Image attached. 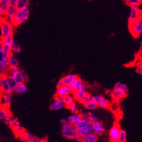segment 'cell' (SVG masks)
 <instances>
[{
  "instance_id": "obj_1",
  "label": "cell",
  "mask_w": 142,
  "mask_h": 142,
  "mask_svg": "<svg viewBox=\"0 0 142 142\" xmlns=\"http://www.w3.org/2000/svg\"><path fill=\"white\" fill-rule=\"evenodd\" d=\"M30 16V11L28 7L20 10H17L13 17L12 25L13 27H17L25 22L28 19Z\"/></svg>"
},
{
  "instance_id": "obj_2",
  "label": "cell",
  "mask_w": 142,
  "mask_h": 142,
  "mask_svg": "<svg viewBox=\"0 0 142 142\" xmlns=\"http://www.w3.org/2000/svg\"><path fill=\"white\" fill-rule=\"evenodd\" d=\"M13 26L10 21L6 19L0 21V37L1 39L5 38L9 35L13 34Z\"/></svg>"
},
{
  "instance_id": "obj_3",
  "label": "cell",
  "mask_w": 142,
  "mask_h": 142,
  "mask_svg": "<svg viewBox=\"0 0 142 142\" xmlns=\"http://www.w3.org/2000/svg\"><path fill=\"white\" fill-rule=\"evenodd\" d=\"M77 134V128L75 126L67 124L63 127L61 129V135L67 139H74Z\"/></svg>"
},
{
  "instance_id": "obj_4",
  "label": "cell",
  "mask_w": 142,
  "mask_h": 142,
  "mask_svg": "<svg viewBox=\"0 0 142 142\" xmlns=\"http://www.w3.org/2000/svg\"><path fill=\"white\" fill-rule=\"evenodd\" d=\"M14 98L13 91L1 94L0 95V106L9 108L12 104Z\"/></svg>"
},
{
  "instance_id": "obj_5",
  "label": "cell",
  "mask_w": 142,
  "mask_h": 142,
  "mask_svg": "<svg viewBox=\"0 0 142 142\" xmlns=\"http://www.w3.org/2000/svg\"><path fill=\"white\" fill-rule=\"evenodd\" d=\"M130 33L135 38H140L142 35V19H140L130 27H129Z\"/></svg>"
},
{
  "instance_id": "obj_6",
  "label": "cell",
  "mask_w": 142,
  "mask_h": 142,
  "mask_svg": "<svg viewBox=\"0 0 142 142\" xmlns=\"http://www.w3.org/2000/svg\"><path fill=\"white\" fill-rule=\"evenodd\" d=\"M87 94V86L84 83H82V84L80 85L78 88L74 91L73 92V95L75 100L80 102Z\"/></svg>"
},
{
  "instance_id": "obj_7",
  "label": "cell",
  "mask_w": 142,
  "mask_h": 142,
  "mask_svg": "<svg viewBox=\"0 0 142 142\" xmlns=\"http://www.w3.org/2000/svg\"><path fill=\"white\" fill-rule=\"evenodd\" d=\"M121 128L118 124L115 123L113 125L109 131V138L111 142H118L119 134L121 130Z\"/></svg>"
},
{
  "instance_id": "obj_8",
  "label": "cell",
  "mask_w": 142,
  "mask_h": 142,
  "mask_svg": "<svg viewBox=\"0 0 142 142\" xmlns=\"http://www.w3.org/2000/svg\"><path fill=\"white\" fill-rule=\"evenodd\" d=\"M129 7H130V13L128 19L136 22L142 18V11L139 7L136 6H129Z\"/></svg>"
},
{
  "instance_id": "obj_9",
  "label": "cell",
  "mask_w": 142,
  "mask_h": 142,
  "mask_svg": "<svg viewBox=\"0 0 142 142\" xmlns=\"http://www.w3.org/2000/svg\"><path fill=\"white\" fill-rule=\"evenodd\" d=\"M77 75L74 74H69V75H66L65 77L60 79L56 84V87L62 86V85H67L70 86V84L73 83L74 80L77 77Z\"/></svg>"
},
{
  "instance_id": "obj_10",
  "label": "cell",
  "mask_w": 142,
  "mask_h": 142,
  "mask_svg": "<svg viewBox=\"0 0 142 142\" xmlns=\"http://www.w3.org/2000/svg\"><path fill=\"white\" fill-rule=\"evenodd\" d=\"M8 80V75H4L0 76V92L1 94L11 92Z\"/></svg>"
},
{
  "instance_id": "obj_11",
  "label": "cell",
  "mask_w": 142,
  "mask_h": 142,
  "mask_svg": "<svg viewBox=\"0 0 142 142\" xmlns=\"http://www.w3.org/2000/svg\"><path fill=\"white\" fill-rule=\"evenodd\" d=\"M73 90H71L70 86L67 85H62L57 88V91L56 93V96L58 98H61L62 96L71 95L73 94Z\"/></svg>"
},
{
  "instance_id": "obj_12",
  "label": "cell",
  "mask_w": 142,
  "mask_h": 142,
  "mask_svg": "<svg viewBox=\"0 0 142 142\" xmlns=\"http://www.w3.org/2000/svg\"><path fill=\"white\" fill-rule=\"evenodd\" d=\"M10 127L12 129L13 132L16 136L19 135V134L23 133L25 131L22 125L20 123V122L16 119H12V122L10 125Z\"/></svg>"
},
{
  "instance_id": "obj_13",
  "label": "cell",
  "mask_w": 142,
  "mask_h": 142,
  "mask_svg": "<svg viewBox=\"0 0 142 142\" xmlns=\"http://www.w3.org/2000/svg\"><path fill=\"white\" fill-rule=\"evenodd\" d=\"M91 127L92 129V134L97 136L101 135L105 130V128L102 123L99 121L92 123Z\"/></svg>"
},
{
  "instance_id": "obj_14",
  "label": "cell",
  "mask_w": 142,
  "mask_h": 142,
  "mask_svg": "<svg viewBox=\"0 0 142 142\" xmlns=\"http://www.w3.org/2000/svg\"><path fill=\"white\" fill-rule=\"evenodd\" d=\"M65 104H64L63 100L58 97L55 96L53 101L50 105V110L53 111H59L65 107Z\"/></svg>"
},
{
  "instance_id": "obj_15",
  "label": "cell",
  "mask_w": 142,
  "mask_h": 142,
  "mask_svg": "<svg viewBox=\"0 0 142 142\" xmlns=\"http://www.w3.org/2000/svg\"><path fill=\"white\" fill-rule=\"evenodd\" d=\"M126 95V93L124 92L119 89H114L111 93V97L114 101L118 102L122 100Z\"/></svg>"
},
{
  "instance_id": "obj_16",
  "label": "cell",
  "mask_w": 142,
  "mask_h": 142,
  "mask_svg": "<svg viewBox=\"0 0 142 142\" xmlns=\"http://www.w3.org/2000/svg\"><path fill=\"white\" fill-rule=\"evenodd\" d=\"M82 117L81 116L80 113L77 112L72 113L71 115H69L67 119L68 124L74 125V126H76L77 124L81 120Z\"/></svg>"
},
{
  "instance_id": "obj_17",
  "label": "cell",
  "mask_w": 142,
  "mask_h": 142,
  "mask_svg": "<svg viewBox=\"0 0 142 142\" xmlns=\"http://www.w3.org/2000/svg\"><path fill=\"white\" fill-rule=\"evenodd\" d=\"M16 11H17V10H16L15 6L9 5L7 9V11L5 12V19L9 21H10L11 23H12V21H13V17H14Z\"/></svg>"
},
{
  "instance_id": "obj_18",
  "label": "cell",
  "mask_w": 142,
  "mask_h": 142,
  "mask_svg": "<svg viewBox=\"0 0 142 142\" xmlns=\"http://www.w3.org/2000/svg\"><path fill=\"white\" fill-rule=\"evenodd\" d=\"M12 117L11 113L9 108L4 106H0V120L5 122L9 117Z\"/></svg>"
},
{
  "instance_id": "obj_19",
  "label": "cell",
  "mask_w": 142,
  "mask_h": 142,
  "mask_svg": "<svg viewBox=\"0 0 142 142\" xmlns=\"http://www.w3.org/2000/svg\"><path fill=\"white\" fill-rule=\"evenodd\" d=\"M12 77L15 79L17 84H23L25 83V82H26V76H25L23 72L21 71L20 70H19L17 72H16Z\"/></svg>"
},
{
  "instance_id": "obj_20",
  "label": "cell",
  "mask_w": 142,
  "mask_h": 142,
  "mask_svg": "<svg viewBox=\"0 0 142 142\" xmlns=\"http://www.w3.org/2000/svg\"><path fill=\"white\" fill-rule=\"evenodd\" d=\"M92 122L90 121L88 117H82L80 121L76 125L77 129H81V128H86L88 127L91 126Z\"/></svg>"
},
{
  "instance_id": "obj_21",
  "label": "cell",
  "mask_w": 142,
  "mask_h": 142,
  "mask_svg": "<svg viewBox=\"0 0 142 142\" xmlns=\"http://www.w3.org/2000/svg\"><path fill=\"white\" fill-rule=\"evenodd\" d=\"M8 62L9 66H13V67H19V60L18 58L16 57L15 53H11L8 58Z\"/></svg>"
},
{
  "instance_id": "obj_22",
  "label": "cell",
  "mask_w": 142,
  "mask_h": 142,
  "mask_svg": "<svg viewBox=\"0 0 142 142\" xmlns=\"http://www.w3.org/2000/svg\"><path fill=\"white\" fill-rule=\"evenodd\" d=\"M59 98H60L63 100L64 104H65V106L67 108H69L73 104H74V103L75 102V100L74 96H71V95H67V96H62V97Z\"/></svg>"
},
{
  "instance_id": "obj_23",
  "label": "cell",
  "mask_w": 142,
  "mask_h": 142,
  "mask_svg": "<svg viewBox=\"0 0 142 142\" xmlns=\"http://www.w3.org/2000/svg\"><path fill=\"white\" fill-rule=\"evenodd\" d=\"M77 134L81 135L84 138L90 134H92V129L91 126L81 128V129H77Z\"/></svg>"
},
{
  "instance_id": "obj_24",
  "label": "cell",
  "mask_w": 142,
  "mask_h": 142,
  "mask_svg": "<svg viewBox=\"0 0 142 142\" xmlns=\"http://www.w3.org/2000/svg\"><path fill=\"white\" fill-rule=\"evenodd\" d=\"M30 0H17L16 5H15L16 10H20L26 7H28Z\"/></svg>"
},
{
  "instance_id": "obj_25",
  "label": "cell",
  "mask_w": 142,
  "mask_h": 142,
  "mask_svg": "<svg viewBox=\"0 0 142 142\" xmlns=\"http://www.w3.org/2000/svg\"><path fill=\"white\" fill-rule=\"evenodd\" d=\"M83 81L80 77H79L78 76H77V77L75 78L74 81H73L72 83L70 85V87L71 88V90H73V91H75L78 88L80 87V86L82 84Z\"/></svg>"
},
{
  "instance_id": "obj_26",
  "label": "cell",
  "mask_w": 142,
  "mask_h": 142,
  "mask_svg": "<svg viewBox=\"0 0 142 142\" xmlns=\"http://www.w3.org/2000/svg\"><path fill=\"white\" fill-rule=\"evenodd\" d=\"M27 90H28V88H27V86L26 84H18L17 85L13 92L18 94H23L27 92Z\"/></svg>"
},
{
  "instance_id": "obj_27",
  "label": "cell",
  "mask_w": 142,
  "mask_h": 142,
  "mask_svg": "<svg viewBox=\"0 0 142 142\" xmlns=\"http://www.w3.org/2000/svg\"><path fill=\"white\" fill-rule=\"evenodd\" d=\"M25 133L27 135L28 142H41V140H42L41 139H40L37 136L34 135V134H31L29 132L25 131Z\"/></svg>"
},
{
  "instance_id": "obj_28",
  "label": "cell",
  "mask_w": 142,
  "mask_h": 142,
  "mask_svg": "<svg viewBox=\"0 0 142 142\" xmlns=\"http://www.w3.org/2000/svg\"><path fill=\"white\" fill-rule=\"evenodd\" d=\"M114 89H119V90H121V91H123L124 92L127 94V92L128 91V87L126 84H124L121 82H120V81H118V82H117L116 83L114 84Z\"/></svg>"
},
{
  "instance_id": "obj_29",
  "label": "cell",
  "mask_w": 142,
  "mask_h": 142,
  "mask_svg": "<svg viewBox=\"0 0 142 142\" xmlns=\"http://www.w3.org/2000/svg\"><path fill=\"white\" fill-rule=\"evenodd\" d=\"M97 105L98 106L100 107L101 108H103V109H108L109 107V106H110L109 102L107 100V99L103 96H101L100 100H99V103L97 104Z\"/></svg>"
},
{
  "instance_id": "obj_30",
  "label": "cell",
  "mask_w": 142,
  "mask_h": 142,
  "mask_svg": "<svg viewBox=\"0 0 142 142\" xmlns=\"http://www.w3.org/2000/svg\"><path fill=\"white\" fill-rule=\"evenodd\" d=\"M11 53H17L20 52L21 51L20 46L14 39L11 45Z\"/></svg>"
},
{
  "instance_id": "obj_31",
  "label": "cell",
  "mask_w": 142,
  "mask_h": 142,
  "mask_svg": "<svg viewBox=\"0 0 142 142\" xmlns=\"http://www.w3.org/2000/svg\"><path fill=\"white\" fill-rule=\"evenodd\" d=\"M81 142H97V136L93 134H90L84 137Z\"/></svg>"
},
{
  "instance_id": "obj_32",
  "label": "cell",
  "mask_w": 142,
  "mask_h": 142,
  "mask_svg": "<svg viewBox=\"0 0 142 142\" xmlns=\"http://www.w3.org/2000/svg\"><path fill=\"white\" fill-rule=\"evenodd\" d=\"M84 105V107L86 110H89V111H91V110H96L98 107V105L96 103L93 102L91 101L90 102L86 103V104H83Z\"/></svg>"
},
{
  "instance_id": "obj_33",
  "label": "cell",
  "mask_w": 142,
  "mask_h": 142,
  "mask_svg": "<svg viewBox=\"0 0 142 142\" xmlns=\"http://www.w3.org/2000/svg\"><path fill=\"white\" fill-rule=\"evenodd\" d=\"M13 39H13V34H12L9 35L7 37L5 38L1 39V42H2V45H5L11 46Z\"/></svg>"
},
{
  "instance_id": "obj_34",
  "label": "cell",
  "mask_w": 142,
  "mask_h": 142,
  "mask_svg": "<svg viewBox=\"0 0 142 142\" xmlns=\"http://www.w3.org/2000/svg\"><path fill=\"white\" fill-rule=\"evenodd\" d=\"M8 84L9 85L10 88H11V91L13 92L15 89L16 88V87L18 84H17V83L16 82V81H15V79H13L12 76H8Z\"/></svg>"
},
{
  "instance_id": "obj_35",
  "label": "cell",
  "mask_w": 142,
  "mask_h": 142,
  "mask_svg": "<svg viewBox=\"0 0 142 142\" xmlns=\"http://www.w3.org/2000/svg\"><path fill=\"white\" fill-rule=\"evenodd\" d=\"M124 2L129 6L140 7L142 4V0H124Z\"/></svg>"
},
{
  "instance_id": "obj_36",
  "label": "cell",
  "mask_w": 142,
  "mask_h": 142,
  "mask_svg": "<svg viewBox=\"0 0 142 142\" xmlns=\"http://www.w3.org/2000/svg\"><path fill=\"white\" fill-rule=\"evenodd\" d=\"M127 133L124 129H121L119 134L118 142H126Z\"/></svg>"
},
{
  "instance_id": "obj_37",
  "label": "cell",
  "mask_w": 142,
  "mask_h": 142,
  "mask_svg": "<svg viewBox=\"0 0 142 142\" xmlns=\"http://www.w3.org/2000/svg\"><path fill=\"white\" fill-rule=\"evenodd\" d=\"M9 5V0H0V9L5 13L7 11V9Z\"/></svg>"
},
{
  "instance_id": "obj_38",
  "label": "cell",
  "mask_w": 142,
  "mask_h": 142,
  "mask_svg": "<svg viewBox=\"0 0 142 142\" xmlns=\"http://www.w3.org/2000/svg\"><path fill=\"white\" fill-rule=\"evenodd\" d=\"M19 67H13V66H9L8 69L7 75L10 76H13V75L19 71Z\"/></svg>"
},
{
  "instance_id": "obj_39",
  "label": "cell",
  "mask_w": 142,
  "mask_h": 142,
  "mask_svg": "<svg viewBox=\"0 0 142 142\" xmlns=\"http://www.w3.org/2000/svg\"><path fill=\"white\" fill-rule=\"evenodd\" d=\"M92 96L88 93L86 95H85V96L83 98L82 100H81L80 102L82 104H86V103L90 102L92 101Z\"/></svg>"
},
{
  "instance_id": "obj_40",
  "label": "cell",
  "mask_w": 142,
  "mask_h": 142,
  "mask_svg": "<svg viewBox=\"0 0 142 142\" xmlns=\"http://www.w3.org/2000/svg\"><path fill=\"white\" fill-rule=\"evenodd\" d=\"M16 136L19 138V139L20 140H21L23 142H28V141H27V135H26V133H25V131L23 133H22V134L17 135Z\"/></svg>"
},
{
  "instance_id": "obj_41",
  "label": "cell",
  "mask_w": 142,
  "mask_h": 142,
  "mask_svg": "<svg viewBox=\"0 0 142 142\" xmlns=\"http://www.w3.org/2000/svg\"><path fill=\"white\" fill-rule=\"evenodd\" d=\"M88 118L90 120V121L92 122V123L99 121L98 117L95 113H90L89 115Z\"/></svg>"
},
{
  "instance_id": "obj_42",
  "label": "cell",
  "mask_w": 142,
  "mask_h": 142,
  "mask_svg": "<svg viewBox=\"0 0 142 142\" xmlns=\"http://www.w3.org/2000/svg\"><path fill=\"white\" fill-rule=\"evenodd\" d=\"M69 109H70V111L74 113H77L78 111V107L77 106V104L74 102V104H73L72 105H71L70 107H69Z\"/></svg>"
},
{
  "instance_id": "obj_43",
  "label": "cell",
  "mask_w": 142,
  "mask_h": 142,
  "mask_svg": "<svg viewBox=\"0 0 142 142\" xmlns=\"http://www.w3.org/2000/svg\"><path fill=\"white\" fill-rule=\"evenodd\" d=\"M101 97V95H95V96H92V101L93 102H95V103H96V104L97 105V104L99 103V100H100Z\"/></svg>"
},
{
  "instance_id": "obj_44",
  "label": "cell",
  "mask_w": 142,
  "mask_h": 142,
  "mask_svg": "<svg viewBox=\"0 0 142 142\" xmlns=\"http://www.w3.org/2000/svg\"><path fill=\"white\" fill-rule=\"evenodd\" d=\"M90 113L91 112H90V111L85 109V110H82V111H81V113H80L82 117H88L89 115V114H90Z\"/></svg>"
},
{
  "instance_id": "obj_45",
  "label": "cell",
  "mask_w": 142,
  "mask_h": 142,
  "mask_svg": "<svg viewBox=\"0 0 142 142\" xmlns=\"http://www.w3.org/2000/svg\"><path fill=\"white\" fill-rule=\"evenodd\" d=\"M82 139H83V137H82L81 135H78V134H76V135H75L74 138V139L77 142H81L82 140Z\"/></svg>"
},
{
  "instance_id": "obj_46",
  "label": "cell",
  "mask_w": 142,
  "mask_h": 142,
  "mask_svg": "<svg viewBox=\"0 0 142 142\" xmlns=\"http://www.w3.org/2000/svg\"><path fill=\"white\" fill-rule=\"evenodd\" d=\"M67 124H68L67 120V119H66V118H63V119H61V120H60V124H61L62 127L67 125Z\"/></svg>"
},
{
  "instance_id": "obj_47",
  "label": "cell",
  "mask_w": 142,
  "mask_h": 142,
  "mask_svg": "<svg viewBox=\"0 0 142 142\" xmlns=\"http://www.w3.org/2000/svg\"><path fill=\"white\" fill-rule=\"evenodd\" d=\"M5 19V13H4L1 9H0V21H1L2 20L4 19Z\"/></svg>"
},
{
  "instance_id": "obj_48",
  "label": "cell",
  "mask_w": 142,
  "mask_h": 142,
  "mask_svg": "<svg viewBox=\"0 0 142 142\" xmlns=\"http://www.w3.org/2000/svg\"><path fill=\"white\" fill-rule=\"evenodd\" d=\"M136 71L138 73L140 74V75H142V65H140V66H139L138 68H137Z\"/></svg>"
},
{
  "instance_id": "obj_49",
  "label": "cell",
  "mask_w": 142,
  "mask_h": 142,
  "mask_svg": "<svg viewBox=\"0 0 142 142\" xmlns=\"http://www.w3.org/2000/svg\"><path fill=\"white\" fill-rule=\"evenodd\" d=\"M9 5L15 6L17 2V0H9Z\"/></svg>"
},
{
  "instance_id": "obj_50",
  "label": "cell",
  "mask_w": 142,
  "mask_h": 142,
  "mask_svg": "<svg viewBox=\"0 0 142 142\" xmlns=\"http://www.w3.org/2000/svg\"><path fill=\"white\" fill-rule=\"evenodd\" d=\"M4 58V56L3 53H2V51H1V52L0 53V64L2 62Z\"/></svg>"
},
{
  "instance_id": "obj_51",
  "label": "cell",
  "mask_w": 142,
  "mask_h": 142,
  "mask_svg": "<svg viewBox=\"0 0 142 142\" xmlns=\"http://www.w3.org/2000/svg\"><path fill=\"white\" fill-rule=\"evenodd\" d=\"M1 40H0V53L2 51V43Z\"/></svg>"
},
{
  "instance_id": "obj_52",
  "label": "cell",
  "mask_w": 142,
  "mask_h": 142,
  "mask_svg": "<svg viewBox=\"0 0 142 142\" xmlns=\"http://www.w3.org/2000/svg\"><path fill=\"white\" fill-rule=\"evenodd\" d=\"M41 142H49L47 140H44H44H41Z\"/></svg>"
},
{
  "instance_id": "obj_53",
  "label": "cell",
  "mask_w": 142,
  "mask_h": 142,
  "mask_svg": "<svg viewBox=\"0 0 142 142\" xmlns=\"http://www.w3.org/2000/svg\"><path fill=\"white\" fill-rule=\"evenodd\" d=\"M1 37H0V40H1Z\"/></svg>"
}]
</instances>
